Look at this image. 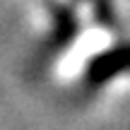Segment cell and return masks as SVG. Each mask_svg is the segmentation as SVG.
Masks as SVG:
<instances>
[{
	"mask_svg": "<svg viewBox=\"0 0 130 130\" xmlns=\"http://www.w3.org/2000/svg\"><path fill=\"white\" fill-rule=\"evenodd\" d=\"M125 70H130V43L108 48V51L94 56L84 70V77L89 84H104Z\"/></svg>",
	"mask_w": 130,
	"mask_h": 130,
	"instance_id": "cell-1",
	"label": "cell"
}]
</instances>
